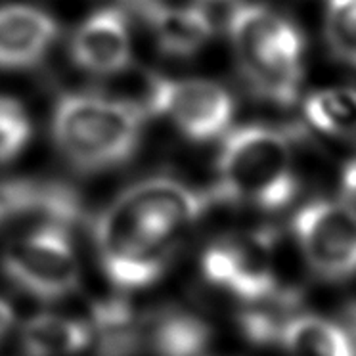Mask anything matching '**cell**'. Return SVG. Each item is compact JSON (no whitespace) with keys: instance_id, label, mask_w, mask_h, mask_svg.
Listing matches in <instances>:
<instances>
[{"instance_id":"cell-19","label":"cell","mask_w":356,"mask_h":356,"mask_svg":"<svg viewBox=\"0 0 356 356\" xmlns=\"http://www.w3.org/2000/svg\"><path fill=\"white\" fill-rule=\"evenodd\" d=\"M341 184H343V192L350 202H356V157H353L347 163V167L343 170L341 177Z\"/></svg>"},{"instance_id":"cell-11","label":"cell","mask_w":356,"mask_h":356,"mask_svg":"<svg viewBox=\"0 0 356 356\" xmlns=\"http://www.w3.org/2000/svg\"><path fill=\"white\" fill-rule=\"evenodd\" d=\"M209 343V324L192 310L165 307L142 318V348L154 356H203Z\"/></svg>"},{"instance_id":"cell-12","label":"cell","mask_w":356,"mask_h":356,"mask_svg":"<svg viewBox=\"0 0 356 356\" xmlns=\"http://www.w3.org/2000/svg\"><path fill=\"white\" fill-rule=\"evenodd\" d=\"M154 29L157 47L169 56L195 54L213 37V24L209 16L197 6L165 4L146 12Z\"/></svg>"},{"instance_id":"cell-7","label":"cell","mask_w":356,"mask_h":356,"mask_svg":"<svg viewBox=\"0 0 356 356\" xmlns=\"http://www.w3.org/2000/svg\"><path fill=\"white\" fill-rule=\"evenodd\" d=\"M202 272L211 286L241 301H263L278 289L276 240L253 232L215 241L203 253Z\"/></svg>"},{"instance_id":"cell-17","label":"cell","mask_w":356,"mask_h":356,"mask_svg":"<svg viewBox=\"0 0 356 356\" xmlns=\"http://www.w3.org/2000/svg\"><path fill=\"white\" fill-rule=\"evenodd\" d=\"M324 31L330 52L356 70V0H327Z\"/></svg>"},{"instance_id":"cell-14","label":"cell","mask_w":356,"mask_h":356,"mask_svg":"<svg viewBox=\"0 0 356 356\" xmlns=\"http://www.w3.org/2000/svg\"><path fill=\"white\" fill-rule=\"evenodd\" d=\"M92 343L100 356H136L142 348V318L123 297H109L94 302Z\"/></svg>"},{"instance_id":"cell-21","label":"cell","mask_w":356,"mask_h":356,"mask_svg":"<svg viewBox=\"0 0 356 356\" xmlns=\"http://www.w3.org/2000/svg\"><path fill=\"white\" fill-rule=\"evenodd\" d=\"M10 220V209L8 203H6V195H4V186L0 182V225Z\"/></svg>"},{"instance_id":"cell-2","label":"cell","mask_w":356,"mask_h":356,"mask_svg":"<svg viewBox=\"0 0 356 356\" xmlns=\"http://www.w3.org/2000/svg\"><path fill=\"white\" fill-rule=\"evenodd\" d=\"M228 35L249 90L272 106H293L301 88L305 56L299 27L266 4L245 2L228 17Z\"/></svg>"},{"instance_id":"cell-3","label":"cell","mask_w":356,"mask_h":356,"mask_svg":"<svg viewBox=\"0 0 356 356\" xmlns=\"http://www.w3.org/2000/svg\"><path fill=\"white\" fill-rule=\"evenodd\" d=\"M215 197L276 211L299 190L291 140L266 124L238 127L225 136L217 157Z\"/></svg>"},{"instance_id":"cell-8","label":"cell","mask_w":356,"mask_h":356,"mask_svg":"<svg viewBox=\"0 0 356 356\" xmlns=\"http://www.w3.org/2000/svg\"><path fill=\"white\" fill-rule=\"evenodd\" d=\"M236 104L225 86L207 79L163 77L154 115L169 117L192 142H211L228 131Z\"/></svg>"},{"instance_id":"cell-6","label":"cell","mask_w":356,"mask_h":356,"mask_svg":"<svg viewBox=\"0 0 356 356\" xmlns=\"http://www.w3.org/2000/svg\"><path fill=\"white\" fill-rule=\"evenodd\" d=\"M293 236L305 263L318 278L343 282L356 276V207L316 200L293 218Z\"/></svg>"},{"instance_id":"cell-10","label":"cell","mask_w":356,"mask_h":356,"mask_svg":"<svg viewBox=\"0 0 356 356\" xmlns=\"http://www.w3.org/2000/svg\"><path fill=\"white\" fill-rule=\"evenodd\" d=\"M58 24L35 6L0 8V70H25L40 62L58 39Z\"/></svg>"},{"instance_id":"cell-16","label":"cell","mask_w":356,"mask_h":356,"mask_svg":"<svg viewBox=\"0 0 356 356\" xmlns=\"http://www.w3.org/2000/svg\"><path fill=\"white\" fill-rule=\"evenodd\" d=\"M305 119L310 127L333 138L356 136V88L332 86L309 94L305 100Z\"/></svg>"},{"instance_id":"cell-20","label":"cell","mask_w":356,"mask_h":356,"mask_svg":"<svg viewBox=\"0 0 356 356\" xmlns=\"http://www.w3.org/2000/svg\"><path fill=\"white\" fill-rule=\"evenodd\" d=\"M12 324H14V310L8 302L0 299V341L6 337Z\"/></svg>"},{"instance_id":"cell-9","label":"cell","mask_w":356,"mask_h":356,"mask_svg":"<svg viewBox=\"0 0 356 356\" xmlns=\"http://www.w3.org/2000/svg\"><path fill=\"white\" fill-rule=\"evenodd\" d=\"M71 56L81 70L109 77L131 65V35L121 12L100 10L79 27Z\"/></svg>"},{"instance_id":"cell-1","label":"cell","mask_w":356,"mask_h":356,"mask_svg":"<svg viewBox=\"0 0 356 356\" xmlns=\"http://www.w3.org/2000/svg\"><path fill=\"white\" fill-rule=\"evenodd\" d=\"M209 207V197L175 177L140 180L94 220L104 274L119 289L155 284L169 268L178 238Z\"/></svg>"},{"instance_id":"cell-5","label":"cell","mask_w":356,"mask_h":356,"mask_svg":"<svg viewBox=\"0 0 356 356\" xmlns=\"http://www.w3.org/2000/svg\"><path fill=\"white\" fill-rule=\"evenodd\" d=\"M0 268L14 286L39 301H60L81 286V266L67 230L39 225L4 249Z\"/></svg>"},{"instance_id":"cell-18","label":"cell","mask_w":356,"mask_h":356,"mask_svg":"<svg viewBox=\"0 0 356 356\" xmlns=\"http://www.w3.org/2000/svg\"><path fill=\"white\" fill-rule=\"evenodd\" d=\"M31 119L14 98L0 96V165L22 154L31 138Z\"/></svg>"},{"instance_id":"cell-15","label":"cell","mask_w":356,"mask_h":356,"mask_svg":"<svg viewBox=\"0 0 356 356\" xmlns=\"http://www.w3.org/2000/svg\"><path fill=\"white\" fill-rule=\"evenodd\" d=\"M92 345L88 322L58 314H37L22 327L25 356H73Z\"/></svg>"},{"instance_id":"cell-13","label":"cell","mask_w":356,"mask_h":356,"mask_svg":"<svg viewBox=\"0 0 356 356\" xmlns=\"http://www.w3.org/2000/svg\"><path fill=\"white\" fill-rule=\"evenodd\" d=\"M278 341L289 356H356V345L347 330L316 314L284 320Z\"/></svg>"},{"instance_id":"cell-4","label":"cell","mask_w":356,"mask_h":356,"mask_svg":"<svg viewBox=\"0 0 356 356\" xmlns=\"http://www.w3.org/2000/svg\"><path fill=\"white\" fill-rule=\"evenodd\" d=\"M146 115L109 96L67 94L52 113V138L81 172L115 169L136 154Z\"/></svg>"}]
</instances>
